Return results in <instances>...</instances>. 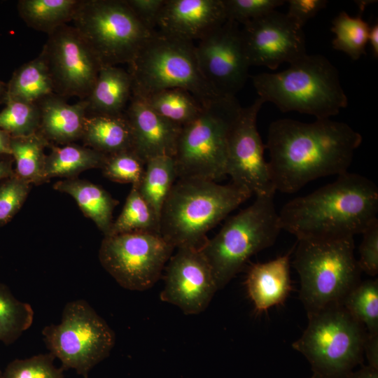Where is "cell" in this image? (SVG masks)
I'll return each mask as SVG.
<instances>
[{"mask_svg": "<svg viewBox=\"0 0 378 378\" xmlns=\"http://www.w3.org/2000/svg\"><path fill=\"white\" fill-rule=\"evenodd\" d=\"M11 158H4L0 156V181L8 178L14 174Z\"/></svg>", "mask_w": 378, "mask_h": 378, "instance_id": "cell-46", "label": "cell"}, {"mask_svg": "<svg viewBox=\"0 0 378 378\" xmlns=\"http://www.w3.org/2000/svg\"><path fill=\"white\" fill-rule=\"evenodd\" d=\"M354 237L299 239L293 266L300 279V298L307 313L342 304L360 281Z\"/></svg>", "mask_w": 378, "mask_h": 378, "instance_id": "cell-5", "label": "cell"}, {"mask_svg": "<svg viewBox=\"0 0 378 378\" xmlns=\"http://www.w3.org/2000/svg\"><path fill=\"white\" fill-rule=\"evenodd\" d=\"M53 93L47 66L39 55L13 72L6 85L4 99L36 104Z\"/></svg>", "mask_w": 378, "mask_h": 378, "instance_id": "cell-26", "label": "cell"}, {"mask_svg": "<svg viewBox=\"0 0 378 378\" xmlns=\"http://www.w3.org/2000/svg\"><path fill=\"white\" fill-rule=\"evenodd\" d=\"M265 102L260 97L241 108L234 121L227 139V175L232 183L246 190L251 195L275 194L266 148L256 126L258 112Z\"/></svg>", "mask_w": 378, "mask_h": 378, "instance_id": "cell-14", "label": "cell"}, {"mask_svg": "<svg viewBox=\"0 0 378 378\" xmlns=\"http://www.w3.org/2000/svg\"><path fill=\"white\" fill-rule=\"evenodd\" d=\"M343 306L368 333L378 334V280L360 281L344 298Z\"/></svg>", "mask_w": 378, "mask_h": 378, "instance_id": "cell-34", "label": "cell"}, {"mask_svg": "<svg viewBox=\"0 0 378 378\" xmlns=\"http://www.w3.org/2000/svg\"><path fill=\"white\" fill-rule=\"evenodd\" d=\"M241 108L235 97H220L181 127L173 157L177 178L216 181L227 175L228 134Z\"/></svg>", "mask_w": 378, "mask_h": 378, "instance_id": "cell-9", "label": "cell"}, {"mask_svg": "<svg viewBox=\"0 0 378 378\" xmlns=\"http://www.w3.org/2000/svg\"><path fill=\"white\" fill-rule=\"evenodd\" d=\"M145 164L132 150H128L107 155L102 169L103 174L113 181L138 187Z\"/></svg>", "mask_w": 378, "mask_h": 378, "instance_id": "cell-36", "label": "cell"}, {"mask_svg": "<svg viewBox=\"0 0 378 378\" xmlns=\"http://www.w3.org/2000/svg\"><path fill=\"white\" fill-rule=\"evenodd\" d=\"M0 112V128L11 137L36 132L39 127L40 112L37 104L6 100Z\"/></svg>", "mask_w": 378, "mask_h": 378, "instance_id": "cell-35", "label": "cell"}, {"mask_svg": "<svg viewBox=\"0 0 378 378\" xmlns=\"http://www.w3.org/2000/svg\"><path fill=\"white\" fill-rule=\"evenodd\" d=\"M378 188L346 172L333 182L287 202L279 213L281 230L299 239H334L362 234L377 219Z\"/></svg>", "mask_w": 378, "mask_h": 378, "instance_id": "cell-2", "label": "cell"}, {"mask_svg": "<svg viewBox=\"0 0 378 378\" xmlns=\"http://www.w3.org/2000/svg\"><path fill=\"white\" fill-rule=\"evenodd\" d=\"M6 85L0 80V99L4 97L6 92Z\"/></svg>", "mask_w": 378, "mask_h": 378, "instance_id": "cell-49", "label": "cell"}, {"mask_svg": "<svg viewBox=\"0 0 378 378\" xmlns=\"http://www.w3.org/2000/svg\"><path fill=\"white\" fill-rule=\"evenodd\" d=\"M38 132L50 143L69 144L82 138L88 104L85 99L69 104L53 93L38 103Z\"/></svg>", "mask_w": 378, "mask_h": 378, "instance_id": "cell-21", "label": "cell"}, {"mask_svg": "<svg viewBox=\"0 0 378 378\" xmlns=\"http://www.w3.org/2000/svg\"><path fill=\"white\" fill-rule=\"evenodd\" d=\"M0 378H4L3 372L0 369Z\"/></svg>", "mask_w": 378, "mask_h": 378, "instance_id": "cell-51", "label": "cell"}, {"mask_svg": "<svg viewBox=\"0 0 378 378\" xmlns=\"http://www.w3.org/2000/svg\"><path fill=\"white\" fill-rule=\"evenodd\" d=\"M132 78L127 71L116 66L101 67L88 97L91 115H116L125 113L132 97Z\"/></svg>", "mask_w": 378, "mask_h": 378, "instance_id": "cell-22", "label": "cell"}, {"mask_svg": "<svg viewBox=\"0 0 378 378\" xmlns=\"http://www.w3.org/2000/svg\"><path fill=\"white\" fill-rule=\"evenodd\" d=\"M284 3V0H223L226 20L242 24L276 10Z\"/></svg>", "mask_w": 378, "mask_h": 378, "instance_id": "cell-39", "label": "cell"}, {"mask_svg": "<svg viewBox=\"0 0 378 378\" xmlns=\"http://www.w3.org/2000/svg\"><path fill=\"white\" fill-rule=\"evenodd\" d=\"M308 324L292 347L302 354L313 373L346 378L362 363L368 331L342 304L307 313Z\"/></svg>", "mask_w": 378, "mask_h": 378, "instance_id": "cell-8", "label": "cell"}, {"mask_svg": "<svg viewBox=\"0 0 378 378\" xmlns=\"http://www.w3.org/2000/svg\"><path fill=\"white\" fill-rule=\"evenodd\" d=\"M346 378H378V370L369 365H363L358 370H354Z\"/></svg>", "mask_w": 378, "mask_h": 378, "instance_id": "cell-44", "label": "cell"}, {"mask_svg": "<svg viewBox=\"0 0 378 378\" xmlns=\"http://www.w3.org/2000/svg\"><path fill=\"white\" fill-rule=\"evenodd\" d=\"M50 354H38L25 359H15L6 366L4 378H64L63 371L54 364Z\"/></svg>", "mask_w": 378, "mask_h": 378, "instance_id": "cell-37", "label": "cell"}, {"mask_svg": "<svg viewBox=\"0 0 378 378\" xmlns=\"http://www.w3.org/2000/svg\"><path fill=\"white\" fill-rule=\"evenodd\" d=\"M286 2L288 4L287 15L301 29L328 3L326 0H288Z\"/></svg>", "mask_w": 378, "mask_h": 378, "instance_id": "cell-41", "label": "cell"}, {"mask_svg": "<svg viewBox=\"0 0 378 378\" xmlns=\"http://www.w3.org/2000/svg\"><path fill=\"white\" fill-rule=\"evenodd\" d=\"M53 188L71 195L83 211L107 235L112 225L113 211L118 201L104 188L88 181L76 178L56 182Z\"/></svg>", "mask_w": 378, "mask_h": 378, "instance_id": "cell-23", "label": "cell"}, {"mask_svg": "<svg viewBox=\"0 0 378 378\" xmlns=\"http://www.w3.org/2000/svg\"><path fill=\"white\" fill-rule=\"evenodd\" d=\"M33 319L31 305L16 299L8 287L0 283V341L13 343L31 326Z\"/></svg>", "mask_w": 378, "mask_h": 378, "instance_id": "cell-33", "label": "cell"}, {"mask_svg": "<svg viewBox=\"0 0 378 378\" xmlns=\"http://www.w3.org/2000/svg\"><path fill=\"white\" fill-rule=\"evenodd\" d=\"M142 22L151 31H156L158 20L165 0H125Z\"/></svg>", "mask_w": 378, "mask_h": 378, "instance_id": "cell-42", "label": "cell"}, {"mask_svg": "<svg viewBox=\"0 0 378 378\" xmlns=\"http://www.w3.org/2000/svg\"><path fill=\"white\" fill-rule=\"evenodd\" d=\"M309 378H328V377H323V376H321V375L316 374V373H313V374L311 377H309Z\"/></svg>", "mask_w": 378, "mask_h": 378, "instance_id": "cell-50", "label": "cell"}, {"mask_svg": "<svg viewBox=\"0 0 378 378\" xmlns=\"http://www.w3.org/2000/svg\"><path fill=\"white\" fill-rule=\"evenodd\" d=\"M81 139L85 146L106 155L132 150L131 128L125 113L87 115Z\"/></svg>", "mask_w": 378, "mask_h": 378, "instance_id": "cell-24", "label": "cell"}, {"mask_svg": "<svg viewBox=\"0 0 378 378\" xmlns=\"http://www.w3.org/2000/svg\"><path fill=\"white\" fill-rule=\"evenodd\" d=\"M290 252L262 263L251 265L245 284L257 313L283 304L291 289Z\"/></svg>", "mask_w": 378, "mask_h": 378, "instance_id": "cell-20", "label": "cell"}, {"mask_svg": "<svg viewBox=\"0 0 378 378\" xmlns=\"http://www.w3.org/2000/svg\"><path fill=\"white\" fill-rule=\"evenodd\" d=\"M370 43L372 55L375 59L378 58V24L374 23L370 27L368 34V41Z\"/></svg>", "mask_w": 378, "mask_h": 378, "instance_id": "cell-45", "label": "cell"}, {"mask_svg": "<svg viewBox=\"0 0 378 378\" xmlns=\"http://www.w3.org/2000/svg\"><path fill=\"white\" fill-rule=\"evenodd\" d=\"M42 334L61 368L73 369L84 378L109 356L115 342L113 330L84 300L66 303L60 323L46 326Z\"/></svg>", "mask_w": 378, "mask_h": 378, "instance_id": "cell-11", "label": "cell"}, {"mask_svg": "<svg viewBox=\"0 0 378 378\" xmlns=\"http://www.w3.org/2000/svg\"><path fill=\"white\" fill-rule=\"evenodd\" d=\"M50 144L38 131L27 136L11 137V156L15 161V174L31 184L46 182L45 148Z\"/></svg>", "mask_w": 378, "mask_h": 378, "instance_id": "cell-28", "label": "cell"}, {"mask_svg": "<svg viewBox=\"0 0 378 378\" xmlns=\"http://www.w3.org/2000/svg\"><path fill=\"white\" fill-rule=\"evenodd\" d=\"M218 290L211 268L200 250L182 247L168 261L160 300L185 314L203 312Z\"/></svg>", "mask_w": 378, "mask_h": 378, "instance_id": "cell-17", "label": "cell"}, {"mask_svg": "<svg viewBox=\"0 0 378 378\" xmlns=\"http://www.w3.org/2000/svg\"><path fill=\"white\" fill-rule=\"evenodd\" d=\"M72 22L102 66L129 64L155 31L125 0H80Z\"/></svg>", "mask_w": 378, "mask_h": 378, "instance_id": "cell-10", "label": "cell"}, {"mask_svg": "<svg viewBox=\"0 0 378 378\" xmlns=\"http://www.w3.org/2000/svg\"><path fill=\"white\" fill-rule=\"evenodd\" d=\"M274 194L255 196L248 207L226 220L200 250L218 290L224 288L257 253L272 246L281 227Z\"/></svg>", "mask_w": 378, "mask_h": 378, "instance_id": "cell-6", "label": "cell"}, {"mask_svg": "<svg viewBox=\"0 0 378 378\" xmlns=\"http://www.w3.org/2000/svg\"><path fill=\"white\" fill-rule=\"evenodd\" d=\"M223 0H165L159 32L192 42L226 21Z\"/></svg>", "mask_w": 378, "mask_h": 378, "instance_id": "cell-19", "label": "cell"}, {"mask_svg": "<svg viewBox=\"0 0 378 378\" xmlns=\"http://www.w3.org/2000/svg\"><path fill=\"white\" fill-rule=\"evenodd\" d=\"M107 155L87 146L74 144L64 146H50L46 155L44 178L53 177L76 178L80 172L103 167Z\"/></svg>", "mask_w": 378, "mask_h": 378, "instance_id": "cell-25", "label": "cell"}, {"mask_svg": "<svg viewBox=\"0 0 378 378\" xmlns=\"http://www.w3.org/2000/svg\"><path fill=\"white\" fill-rule=\"evenodd\" d=\"M177 179L174 158L158 156L145 164L141 181L137 188L159 220L162 206Z\"/></svg>", "mask_w": 378, "mask_h": 378, "instance_id": "cell-29", "label": "cell"}, {"mask_svg": "<svg viewBox=\"0 0 378 378\" xmlns=\"http://www.w3.org/2000/svg\"><path fill=\"white\" fill-rule=\"evenodd\" d=\"M358 263L361 272L374 276L378 274V219L371 223L361 234Z\"/></svg>", "mask_w": 378, "mask_h": 378, "instance_id": "cell-40", "label": "cell"}, {"mask_svg": "<svg viewBox=\"0 0 378 378\" xmlns=\"http://www.w3.org/2000/svg\"><path fill=\"white\" fill-rule=\"evenodd\" d=\"M243 25L241 38L250 66L275 70L307 54L302 29L286 13L274 10Z\"/></svg>", "mask_w": 378, "mask_h": 378, "instance_id": "cell-16", "label": "cell"}, {"mask_svg": "<svg viewBox=\"0 0 378 378\" xmlns=\"http://www.w3.org/2000/svg\"><path fill=\"white\" fill-rule=\"evenodd\" d=\"M251 196L232 183L177 178L162 206L159 233L174 248L201 250L207 232Z\"/></svg>", "mask_w": 378, "mask_h": 378, "instance_id": "cell-3", "label": "cell"}, {"mask_svg": "<svg viewBox=\"0 0 378 378\" xmlns=\"http://www.w3.org/2000/svg\"><path fill=\"white\" fill-rule=\"evenodd\" d=\"M125 114L131 128L132 150L145 163L158 156L174 157L181 126L163 118L135 95H132Z\"/></svg>", "mask_w": 378, "mask_h": 378, "instance_id": "cell-18", "label": "cell"}, {"mask_svg": "<svg viewBox=\"0 0 378 378\" xmlns=\"http://www.w3.org/2000/svg\"><path fill=\"white\" fill-rule=\"evenodd\" d=\"M144 99L159 115L181 127L195 119L203 109L190 92L179 88L162 90Z\"/></svg>", "mask_w": 378, "mask_h": 378, "instance_id": "cell-30", "label": "cell"}, {"mask_svg": "<svg viewBox=\"0 0 378 378\" xmlns=\"http://www.w3.org/2000/svg\"><path fill=\"white\" fill-rule=\"evenodd\" d=\"M174 248L158 233L106 236L99 248V259L120 286L143 291L158 281Z\"/></svg>", "mask_w": 378, "mask_h": 378, "instance_id": "cell-12", "label": "cell"}, {"mask_svg": "<svg viewBox=\"0 0 378 378\" xmlns=\"http://www.w3.org/2000/svg\"><path fill=\"white\" fill-rule=\"evenodd\" d=\"M251 79L258 97L282 112L298 111L326 119L348 105L338 71L322 55L307 54L284 71L260 73Z\"/></svg>", "mask_w": 378, "mask_h": 378, "instance_id": "cell-4", "label": "cell"}, {"mask_svg": "<svg viewBox=\"0 0 378 378\" xmlns=\"http://www.w3.org/2000/svg\"><path fill=\"white\" fill-rule=\"evenodd\" d=\"M80 0H20L19 15L26 24L48 34L72 21Z\"/></svg>", "mask_w": 378, "mask_h": 378, "instance_id": "cell-27", "label": "cell"}, {"mask_svg": "<svg viewBox=\"0 0 378 378\" xmlns=\"http://www.w3.org/2000/svg\"><path fill=\"white\" fill-rule=\"evenodd\" d=\"M362 141L348 124L330 118L273 121L265 147L276 191L293 193L315 179L347 172Z\"/></svg>", "mask_w": 378, "mask_h": 378, "instance_id": "cell-1", "label": "cell"}, {"mask_svg": "<svg viewBox=\"0 0 378 378\" xmlns=\"http://www.w3.org/2000/svg\"><path fill=\"white\" fill-rule=\"evenodd\" d=\"M361 15L360 13L351 17L342 11L332 22L331 31L335 35L332 41L333 48L344 52L353 60L366 54L370 26Z\"/></svg>", "mask_w": 378, "mask_h": 378, "instance_id": "cell-32", "label": "cell"}, {"mask_svg": "<svg viewBox=\"0 0 378 378\" xmlns=\"http://www.w3.org/2000/svg\"><path fill=\"white\" fill-rule=\"evenodd\" d=\"M31 184L14 174L0 183V227L9 223L19 211Z\"/></svg>", "mask_w": 378, "mask_h": 378, "instance_id": "cell-38", "label": "cell"}, {"mask_svg": "<svg viewBox=\"0 0 378 378\" xmlns=\"http://www.w3.org/2000/svg\"><path fill=\"white\" fill-rule=\"evenodd\" d=\"M200 73L220 97H235L248 78L247 59L239 24L226 20L195 46Z\"/></svg>", "mask_w": 378, "mask_h": 378, "instance_id": "cell-15", "label": "cell"}, {"mask_svg": "<svg viewBox=\"0 0 378 378\" xmlns=\"http://www.w3.org/2000/svg\"><path fill=\"white\" fill-rule=\"evenodd\" d=\"M40 53L61 97L89 95L102 65L74 26L64 24L48 34Z\"/></svg>", "mask_w": 378, "mask_h": 378, "instance_id": "cell-13", "label": "cell"}, {"mask_svg": "<svg viewBox=\"0 0 378 378\" xmlns=\"http://www.w3.org/2000/svg\"><path fill=\"white\" fill-rule=\"evenodd\" d=\"M355 2H358L356 4H358L360 10V13H363L368 5L372 4V2H375V1H358Z\"/></svg>", "mask_w": 378, "mask_h": 378, "instance_id": "cell-48", "label": "cell"}, {"mask_svg": "<svg viewBox=\"0 0 378 378\" xmlns=\"http://www.w3.org/2000/svg\"><path fill=\"white\" fill-rule=\"evenodd\" d=\"M364 354L369 366L378 370V334H367Z\"/></svg>", "mask_w": 378, "mask_h": 378, "instance_id": "cell-43", "label": "cell"}, {"mask_svg": "<svg viewBox=\"0 0 378 378\" xmlns=\"http://www.w3.org/2000/svg\"><path fill=\"white\" fill-rule=\"evenodd\" d=\"M132 232L160 234L158 218L135 186L132 187L122 212L106 236Z\"/></svg>", "mask_w": 378, "mask_h": 378, "instance_id": "cell-31", "label": "cell"}, {"mask_svg": "<svg viewBox=\"0 0 378 378\" xmlns=\"http://www.w3.org/2000/svg\"><path fill=\"white\" fill-rule=\"evenodd\" d=\"M128 66L132 95L145 99L179 88L190 92L203 106L220 97L202 77L191 41L155 31Z\"/></svg>", "mask_w": 378, "mask_h": 378, "instance_id": "cell-7", "label": "cell"}, {"mask_svg": "<svg viewBox=\"0 0 378 378\" xmlns=\"http://www.w3.org/2000/svg\"><path fill=\"white\" fill-rule=\"evenodd\" d=\"M11 136L0 128V156L11 155Z\"/></svg>", "mask_w": 378, "mask_h": 378, "instance_id": "cell-47", "label": "cell"}]
</instances>
